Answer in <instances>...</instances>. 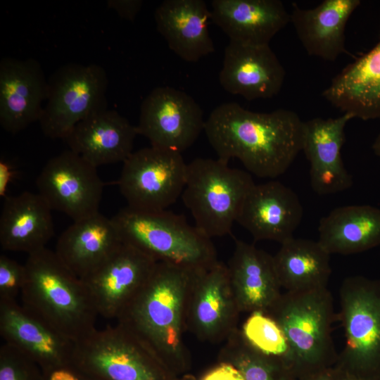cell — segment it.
Listing matches in <instances>:
<instances>
[{"mask_svg": "<svg viewBox=\"0 0 380 380\" xmlns=\"http://www.w3.org/2000/svg\"><path fill=\"white\" fill-rule=\"evenodd\" d=\"M240 313L225 264L217 260L194 272L186 298V331L202 341L224 342L239 329Z\"/></svg>", "mask_w": 380, "mask_h": 380, "instance_id": "11", "label": "cell"}, {"mask_svg": "<svg viewBox=\"0 0 380 380\" xmlns=\"http://www.w3.org/2000/svg\"><path fill=\"white\" fill-rule=\"evenodd\" d=\"M317 241L330 254L352 255L380 245V209L370 205L336 208L319 220Z\"/></svg>", "mask_w": 380, "mask_h": 380, "instance_id": "28", "label": "cell"}, {"mask_svg": "<svg viewBox=\"0 0 380 380\" xmlns=\"http://www.w3.org/2000/svg\"><path fill=\"white\" fill-rule=\"evenodd\" d=\"M280 327L298 380L326 370L336 362L331 336L334 301L327 288L286 291L267 314Z\"/></svg>", "mask_w": 380, "mask_h": 380, "instance_id": "4", "label": "cell"}, {"mask_svg": "<svg viewBox=\"0 0 380 380\" xmlns=\"http://www.w3.org/2000/svg\"><path fill=\"white\" fill-rule=\"evenodd\" d=\"M220 158H198L187 164L182 194L195 226L208 238L231 232L246 197L255 184L248 172Z\"/></svg>", "mask_w": 380, "mask_h": 380, "instance_id": "6", "label": "cell"}, {"mask_svg": "<svg viewBox=\"0 0 380 380\" xmlns=\"http://www.w3.org/2000/svg\"><path fill=\"white\" fill-rule=\"evenodd\" d=\"M43 371V380H97L72 362Z\"/></svg>", "mask_w": 380, "mask_h": 380, "instance_id": "34", "label": "cell"}, {"mask_svg": "<svg viewBox=\"0 0 380 380\" xmlns=\"http://www.w3.org/2000/svg\"><path fill=\"white\" fill-rule=\"evenodd\" d=\"M157 262L122 242L100 266L82 279L98 315L117 320L146 284Z\"/></svg>", "mask_w": 380, "mask_h": 380, "instance_id": "14", "label": "cell"}, {"mask_svg": "<svg viewBox=\"0 0 380 380\" xmlns=\"http://www.w3.org/2000/svg\"><path fill=\"white\" fill-rule=\"evenodd\" d=\"M108 8L114 10L118 15L127 20L134 21L143 5L141 0H108Z\"/></svg>", "mask_w": 380, "mask_h": 380, "instance_id": "36", "label": "cell"}, {"mask_svg": "<svg viewBox=\"0 0 380 380\" xmlns=\"http://www.w3.org/2000/svg\"><path fill=\"white\" fill-rule=\"evenodd\" d=\"M372 148L374 154L380 158V133L376 137Z\"/></svg>", "mask_w": 380, "mask_h": 380, "instance_id": "40", "label": "cell"}, {"mask_svg": "<svg viewBox=\"0 0 380 380\" xmlns=\"http://www.w3.org/2000/svg\"><path fill=\"white\" fill-rule=\"evenodd\" d=\"M26 279L25 265L6 255H0V301H16Z\"/></svg>", "mask_w": 380, "mask_h": 380, "instance_id": "33", "label": "cell"}, {"mask_svg": "<svg viewBox=\"0 0 380 380\" xmlns=\"http://www.w3.org/2000/svg\"><path fill=\"white\" fill-rule=\"evenodd\" d=\"M154 17L158 32L182 60L196 62L215 51L208 27L210 11L204 1L165 0Z\"/></svg>", "mask_w": 380, "mask_h": 380, "instance_id": "25", "label": "cell"}, {"mask_svg": "<svg viewBox=\"0 0 380 380\" xmlns=\"http://www.w3.org/2000/svg\"><path fill=\"white\" fill-rule=\"evenodd\" d=\"M108 79L99 65L70 63L48 79L46 103L39 121L43 134L65 139L75 126L91 113L108 108Z\"/></svg>", "mask_w": 380, "mask_h": 380, "instance_id": "9", "label": "cell"}, {"mask_svg": "<svg viewBox=\"0 0 380 380\" xmlns=\"http://www.w3.org/2000/svg\"><path fill=\"white\" fill-rule=\"evenodd\" d=\"M97 167L70 149L51 158L39 172L38 194L51 210L73 221L99 213L103 183Z\"/></svg>", "mask_w": 380, "mask_h": 380, "instance_id": "13", "label": "cell"}, {"mask_svg": "<svg viewBox=\"0 0 380 380\" xmlns=\"http://www.w3.org/2000/svg\"><path fill=\"white\" fill-rule=\"evenodd\" d=\"M330 255L317 241L293 237L281 243L273 256L281 287L286 291L327 288Z\"/></svg>", "mask_w": 380, "mask_h": 380, "instance_id": "29", "label": "cell"}, {"mask_svg": "<svg viewBox=\"0 0 380 380\" xmlns=\"http://www.w3.org/2000/svg\"><path fill=\"white\" fill-rule=\"evenodd\" d=\"M51 210L38 193L6 196L0 215L1 248L30 254L46 248L54 235Z\"/></svg>", "mask_w": 380, "mask_h": 380, "instance_id": "27", "label": "cell"}, {"mask_svg": "<svg viewBox=\"0 0 380 380\" xmlns=\"http://www.w3.org/2000/svg\"><path fill=\"white\" fill-rule=\"evenodd\" d=\"M227 266L241 313L267 314L282 295L273 256L237 239Z\"/></svg>", "mask_w": 380, "mask_h": 380, "instance_id": "20", "label": "cell"}, {"mask_svg": "<svg viewBox=\"0 0 380 380\" xmlns=\"http://www.w3.org/2000/svg\"><path fill=\"white\" fill-rule=\"evenodd\" d=\"M303 208L298 195L279 181L255 184L243 202L236 222L255 241L281 244L293 238Z\"/></svg>", "mask_w": 380, "mask_h": 380, "instance_id": "16", "label": "cell"}, {"mask_svg": "<svg viewBox=\"0 0 380 380\" xmlns=\"http://www.w3.org/2000/svg\"><path fill=\"white\" fill-rule=\"evenodd\" d=\"M330 368L309 376L302 380H330Z\"/></svg>", "mask_w": 380, "mask_h": 380, "instance_id": "39", "label": "cell"}, {"mask_svg": "<svg viewBox=\"0 0 380 380\" xmlns=\"http://www.w3.org/2000/svg\"><path fill=\"white\" fill-rule=\"evenodd\" d=\"M339 319L346 342L336 363L357 373L380 374V279H345Z\"/></svg>", "mask_w": 380, "mask_h": 380, "instance_id": "8", "label": "cell"}, {"mask_svg": "<svg viewBox=\"0 0 380 380\" xmlns=\"http://www.w3.org/2000/svg\"><path fill=\"white\" fill-rule=\"evenodd\" d=\"M137 127L114 110H97L77 123L64 139L70 150L96 167L124 163L133 153Z\"/></svg>", "mask_w": 380, "mask_h": 380, "instance_id": "21", "label": "cell"}, {"mask_svg": "<svg viewBox=\"0 0 380 380\" xmlns=\"http://www.w3.org/2000/svg\"><path fill=\"white\" fill-rule=\"evenodd\" d=\"M13 171L8 163L4 160L0 162V196H4L6 187L12 177Z\"/></svg>", "mask_w": 380, "mask_h": 380, "instance_id": "38", "label": "cell"}, {"mask_svg": "<svg viewBox=\"0 0 380 380\" xmlns=\"http://www.w3.org/2000/svg\"><path fill=\"white\" fill-rule=\"evenodd\" d=\"M0 380H43L42 369L15 346L0 348Z\"/></svg>", "mask_w": 380, "mask_h": 380, "instance_id": "32", "label": "cell"}, {"mask_svg": "<svg viewBox=\"0 0 380 380\" xmlns=\"http://www.w3.org/2000/svg\"><path fill=\"white\" fill-rule=\"evenodd\" d=\"M199 380H244L241 372L231 363L218 361Z\"/></svg>", "mask_w": 380, "mask_h": 380, "instance_id": "35", "label": "cell"}, {"mask_svg": "<svg viewBox=\"0 0 380 380\" xmlns=\"http://www.w3.org/2000/svg\"><path fill=\"white\" fill-rule=\"evenodd\" d=\"M303 127L291 110L256 113L228 102L210 113L204 132L218 158L227 163L236 158L250 174L274 179L302 151Z\"/></svg>", "mask_w": 380, "mask_h": 380, "instance_id": "1", "label": "cell"}, {"mask_svg": "<svg viewBox=\"0 0 380 380\" xmlns=\"http://www.w3.org/2000/svg\"><path fill=\"white\" fill-rule=\"evenodd\" d=\"M360 5V0H324L312 8L293 4L290 22L308 55L334 61L346 51V26Z\"/></svg>", "mask_w": 380, "mask_h": 380, "instance_id": "24", "label": "cell"}, {"mask_svg": "<svg viewBox=\"0 0 380 380\" xmlns=\"http://www.w3.org/2000/svg\"><path fill=\"white\" fill-rule=\"evenodd\" d=\"M210 19L229 41L269 45L290 22V13L279 0H213Z\"/></svg>", "mask_w": 380, "mask_h": 380, "instance_id": "22", "label": "cell"}, {"mask_svg": "<svg viewBox=\"0 0 380 380\" xmlns=\"http://www.w3.org/2000/svg\"><path fill=\"white\" fill-rule=\"evenodd\" d=\"M121 243L112 218L99 212L74 221L58 237L54 251L76 276L83 279Z\"/></svg>", "mask_w": 380, "mask_h": 380, "instance_id": "26", "label": "cell"}, {"mask_svg": "<svg viewBox=\"0 0 380 380\" xmlns=\"http://www.w3.org/2000/svg\"><path fill=\"white\" fill-rule=\"evenodd\" d=\"M218 361L231 363L244 380H298L281 361L265 355L255 349L237 329L225 341Z\"/></svg>", "mask_w": 380, "mask_h": 380, "instance_id": "30", "label": "cell"}, {"mask_svg": "<svg viewBox=\"0 0 380 380\" xmlns=\"http://www.w3.org/2000/svg\"><path fill=\"white\" fill-rule=\"evenodd\" d=\"M173 380H198L195 376L189 373H186L182 375L175 377Z\"/></svg>", "mask_w": 380, "mask_h": 380, "instance_id": "41", "label": "cell"}, {"mask_svg": "<svg viewBox=\"0 0 380 380\" xmlns=\"http://www.w3.org/2000/svg\"><path fill=\"white\" fill-rule=\"evenodd\" d=\"M241 331L255 349L265 355L281 361L292 370L291 355L287 339L280 327L270 315L262 312L251 313Z\"/></svg>", "mask_w": 380, "mask_h": 380, "instance_id": "31", "label": "cell"}, {"mask_svg": "<svg viewBox=\"0 0 380 380\" xmlns=\"http://www.w3.org/2000/svg\"><path fill=\"white\" fill-rule=\"evenodd\" d=\"M196 271L158 262L141 291L116 320L142 338L177 376L188 373L191 367L184 334L186 298Z\"/></svg>", "mask_w": 380, "mask_h": 380, "instance_id": "2", "label": "cell"}, {"mask_svg": "<svg viewBox=\"0 0 380 380\" xmlns=\"http://www.w3.org/2000/svg\"><path fill=\"white\" fill-rule=\"evenodd\" d=\"M330 380H380V374L357 373L335 363L330 368Z\"/></svg>", "mask_w": 380, "mask_h": 380, "instance_id": "37", "label": "cell"}, {"mask_svg": "<svg viewBox=\"0 0 380 380\" xmlns=\"http://www.w3.org/2000/svg\"><path fill=\"white\" fill-rule=\"evenodd\" d=\"M322 96L353 118H379L380 40L338 72L323 91Z\"/></svg>", "mask_w": 380, "mask_h": 380, "instance_id": "23", "label": "cell"}, {"mask_svg": "<svg viewBox=\"0 0 380 380\" xmlns=\"http://www.w3.org/2000/svg\"><path fill=\"white\" fill-rule=\"evenodd\" d=\"M0 334L42 370L72 362L75 343L16 301H0Z\"/></svg>", "mask_w": 380, "mask_h": 380, "instance_id": "19", "label": "cell"}, {"mask_svg": "<svg viewBox=\"0 0 380 380\" xmlns=\"http://www.w3.org/2000/svg\"><path fill=\"white\" fill-rule=\"evenodd\" d=\"M285 75L270 45L229 41L224 49L219 80L227 92L252 101L276 96L283 86Z\"/></svg>", "mask_w": 380, "mask_h": 380, "instance_id": "17", "label": "cell"}, {"mask_svg": "<svg viewBox=\"0 0 380 380\" xmlns=\"http://www.w3.org/2000/svg\"><path fill=\"white\" fill-rule=\"evenodd\" d=\"M111 218L122 242L156 262L198 270L217 261L211 239L182 215L167 210L144 211L126 206Z\"/></svg>", "mask_w": 380, "mask_h": 380, "instance_id": "5", "label": "cell"}, {"mask_svg": "<svg viewBox=\"0 0 380 380\" xmlns=\"http://www.w3.org/2000/svg\"><path fill=\"white\" fill-rule=\"evenodd\" d=\"M353 118L349 113H343L335 118L304 121L302 151L310 163L311 187L318 195L334 194L353 185L341 157L345 127Z\"/></svg>", "mask_w": 380, "mask_h": 380, "instance_id": "18", "label": "cell"}, {"mask_svg": "<svg viewBox=\"0 0 380 380\" xmlns=\"http://www.w3.org/2000/svg\"><path fill=\"white\" fill-rule=\"evenodd\" d=\"M22 305L75 343L96 328L99 315L84 281L46 247L28 254Z\"/></svg>", "mask_w": 380, "mask_h": 380, "instance_id": "3", "label": "cell"}, {"mask_svg": "<svg viewBox=\"0 0 380 380\" xmlns=\"http://www.w3.org/2000/svg\"><path fill=\"white\" fill-rule=\"evenodd\" d=\"M186 170L182 153L151 146L133 152L123 163L118 184L129 208L163 210L182 196Z\"/></svg>", "mask_w": 380, "mask_h": 380, "instance_id": "10", "label": "cell"}, {"mask_svg": "<svg viewBox=\"0 0 380 380\" xmlns=\"http://www.w3.org/2000/svg\"><path fill=\"white\" fill-rule=\"evenodd\" d=\"M48 80L34 58H3L0 61V124L17 134L39 121L46 101Z\"/></svg>", "mask_w": 380, "mask_h": 380, "instance_id": "15", "label": "cell"}, {"mask_svg": "<svg viewBox=\"0 0 380 380\" xmlns=\"http://www.w3.org/2000/svg\"><path fill=\"white\" fill-rule=\"evenodd\" d=\"M205 122L201 108L191 96L158 87L144 99L136 127L151 146L182 153L204 130Z\"/></svg>", "mask_w": 380, "mask_h": 380, "instance_id": "12", "label": "cell"}, {"mask_svg": "<svg viewBox=\"0 0 380 380\" xmlns=\"http://www.w3.org/2000/svg\"><path fill=\"white\" fill-rule=\"evenodd\" d=\"M72 362L97 380L177 377L142 338L118 322L103 329H96L77 342Z\"/></svg>", "mask_w": 380, "mask_h": 380, "instance_id": "7", "label": "cell"}]
</instances>
